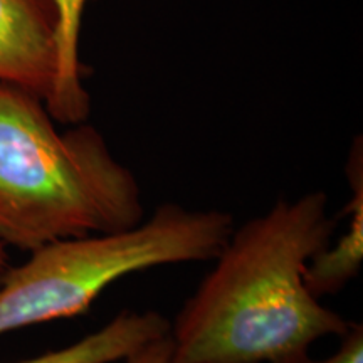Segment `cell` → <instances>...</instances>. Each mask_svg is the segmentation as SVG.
<instances>
[{
    "instance_id": "8",
    "label": "cell",
    "mask_w": 363,
    "mask_h": 363,
    "mask_svg": "<svg viewBox=\"0 0 363 363\" xmlns=\"http://www.w3.org/2000/svg\"><path fill=\"white\" fill-rule=\"evenodd\" d=\"M338 350L325 360H313L310 357L305 363H363V326L352 323L343 335Z\"/></svg>"
},
{
    "instance_id": "4",
    "label": "cell",
    "mask_w": 363,
    "mask_h": 363,
    "mask_svg": "<svg viewBox=\"0 0 363 363\" xmlns=\"http://www.w3.org/2000/svg\"><path fill=\"white\" fill-rule=\"evenodd\" d=\"M51 0H0V83L49 98L56 74Z\"/></svg>"
},
{
    "instance_id": "10",
    "label": "cell",
    "mask_w": 363,
    "mask_h": 363,
    "mask_svg": "<svg viewBox=\"0 0 363 363\" xmlns=\"http://www.w3.org/2000/svg\"><path fill=\"white\" fill-rule=\"evenodd\" d=\"M9 267H11V262H9L7 247L0 246V276H2L4 271H7Z\"/></svg>"
},
{
    "instance_id": "3",
    "label": "cell",
    "mask_w": 363,
    "mask_h": 363,
    "mask_svg": "<svg viewBox=\"0 0 363 363\" xmlns=\"http://www.w3.org/2000/svg\"><path fill=\"white\" fill-rule=\"evenodd\" d=\"M234 227L229 212L165 202L120 233L45 244L0 276V335L83 315L111 284L135 272L214 261Z\"/></svg>"
},
{
    "instance_id": "7",
    "label": "cell",
    "mask_w": 363,
    "mask_h": 363,
    "mask_svg": "<svg viewBox=\"0 0 363 363\" xmlns=\"http://www.w3.org/2000/svg\"><path fill=\"white\" fill-rule=\"evenodd\" d=\"M170 321L158 311L125 310L101 328L65 348L19 363H113L125 360L136 347L169 333Z\"/></svg>"
},
{
    "instance_id": "2",
    "label": "cell",
    "mask_w": 363,
    "mask_h": 363,
    "mask_svg": "<svg viewBox=\"0 0 363 363\" xmlns=\"http://www.w3.org/2000/svg\"><path fill=\"white\" fill-rule=\"evenodd\" d=\"M145 219L142 187L101 131L59 133L43 99L0 83V246L120 233Z\"/></svg>"
},
{
    "instance_id": "5",
    "label": "cell",
    "mask_w": 363,
    "mask_h": 363,
    "mask_svg": "<svg viewBox=\"0 0 363 363\" xmlns=\"http://www.w3.org/2000/svg\"><path fill=\"white\" fill-rule=\"evenodd\" d=\"M345 174L350 182L352 195L343 214L350 216L348 230L335 244L316 252L305 269V284L313 296L321 299L338 294L360 274L363 264V150L358 136L348 155Z\"/></svg>"
},
{
    "instance_id": "1",
    "label": "cell",
    "mask_w": 363,
    "mask_h": 363,
    "mask_svg": "<svg viewBox=\"0 0 363 363\" xmlns=\"http://www.w3.org/2000/svg\"><path fill=\"white\" fill-rule=\"evenodd\" d=\"M328 195L279 199L235 225L214 267L170 321L174 363H305L311 345L352 321L305 284V269L337 230Z\"/></svg>"
},
{
    "instance_id": "9",
    "label": "cell",
    "mask_w": 363,
    "mask_h": 363,
    "mask_svg": "<svg viewBox=\"0 0 363 363\" xmlns=\"http://www.w3.org/2000/svg\"><path fill=\"white\" fill-rule=\"evenodd\" d=\"M170 331V330H169ZM174 347H172L170 335L165 333L162 337L148 340L140 347H136L128 357L125 358L126 363H174Z\"/></svg>"
},
{
    "instance_id": "6",
    "label": "cell",
    "mask_w": 363,
    "mask_h": 363,
    "mask_svg": "<svg viewBox=\"0 0 363 363\" xmlns=\"http://www.w3.org/2000/svg\"><path fill=\"white\" fill-rule=\"evenodd\" d=\"M91 0H51L54 9V52L56 74L44 104L54 121L79 125L91 113L89 93L83 86V65L79 61V33L83 13Z\"/></svg>"
}]
</instances>
